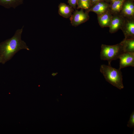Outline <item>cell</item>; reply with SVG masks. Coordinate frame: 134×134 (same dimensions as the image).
I'll use <instances>...</instances> for the list:
<instances>
[{"label":"cell","instance_id":"cell-1","mask_svg":"<svg viewBox=\"0 0 134 134\" xmlns=\"http://www.w3.org/2000/svg\"><path fill=\"white\" fill-rule=\"evenodd\" d=\"M23 27L24 26L17 30L12 37L0 43V60L1 63L4 64L21 50H30L26 43L21 39Z\"/></svg>","mask_w":134,"mask_h":134},{"label":"cell","instance_id":"cell-2","mask_svg":"<svg viewBox=\"0 0 134 134\" xmlns=\"http://www.w3.org/2000/svg\"><path fill=\"white\" fill-rule=\"evenodd\" d=\"M100 71L105 80L110 84L120 90L124 88L121 70L113 67L111 65H102L100 66Z\"/></svg>","mask_w":134,"mask_h":134},{"label":"cell","instance_id":"cell-3","mask_svg":"<svg viewBox=\"0 0 134 134\" xmlns=\"http://www.w3.org/2000/svg\"><path fill=\"white\" fill-rule=\"evenodd\" d=\"M101 48L100 58L102 60L107 61L109 65L112 61L118 59L120 55L123 53L120 43L113 45L102 44Z\"/></svg>","mask_w":134,"mask_h":134},{"label":"cell","instance_id":"cell-4","mask_svg":"<svg viewBox=\"0 0 134 134\" xmlns=\"http://www.w3.org/2000/svg\"><path fill=\"white\" fill-rule=\"evenodd\" d=\"M89 18L88 12H84L81 9L79 11L75 10L70 17V20L72 25L76 27L87 21Z\"/></svg>","mask_w":134,"mask_h":134},{"label":"cell","instance_id":"cell-5","mask_svg":"<svg viewBox=\"0 0 134 134\" xmlns=\"http://www.w3.org/2000/svg\"><path fill=\"white\" fill-rule=\"evenodd\" d=\"M119 69L129 66L134 67V52L123 53L119 57Z\"/></svg>","mask_w":134,"mask_h":134},{"label":"cell","instance_id":"cell-6","mask_svg":"<svg viewBox=\"0 0 134 134\" xmlns=\"http://www.w3.org/2000/svg\"><path fill=\"white\" fill-rule=\"evenodd\" d=\"M73 11V9L69 5L64 3H60L58 6V13L63 17L70 18Z\"/></svg>","mask_w":134,"mask_h":134},{"label":"cell","instance_id":"cell-7","mask_svg":"<svg viewBox=\"0 0 134 134\" xmlns=\"http://www.w3.org/2000/svg\"><path fill=\"white\" fill-rule=\"evenodd\" d=\"M123 53L134 52V39L125 38L120 43Z\"/></svg>","mask_w":134,"mask_h":134},{"label":"cell","instance_id":"cell-8","mask_svg":"<svg viewBox=\"0 0 134 134\" xmlns=\"http://www.w3.org/2000/svg\"><path fill=\"white\" fill-rule=\"evenodd\" d=\"M24 0H0V5L6 8L14 9L23 3Z\"/></svg>","mask_w":134,"mask_h":134},{"label":"cell","instance_id":"cell-9","mask_svg":"<svg viewBox=\"0 0 134 134\" xmlns=\"http://www.w3.org/2000/svg\"><path fill=\"white\" fill-rule=\"evenodd\" d=\"M107 7L108 5L106 3L98 2L92 7L87 10L86 11H92L99 15L105 12Z\"/></svg>","mask_w":134,"mask_h":134},{"label":"cell","instance_id":"cell-10","mask_svg":"<svg viewBox=\"0 0 134 134\" xmlns=\"http://www.w3.org/2000/svg\"><path fill=\"white\" fill-rule=\"evenodd\" d=\"M98 20L100 25L101 26L104 27L109 26L111 19L109 13L105 12L99 15Z\"/></svg>","mask_w":134,"mask_h":134},{"label":"cell","instance_id":"cell-11","mask_svg":"<svg viewBox=\"0 0 134 134\" xmlns=\"http://www.w3.org/2000/svg\"><path fill=\"white\" fill-rule=\"evenodd\" d=\"M122 21L120 18L117 17L111 19L110 25V32L113 33L118 29L121 26Z\"/></svg>","mask_w":134,"mask_h":134},{"label":"cell","instance_id":"cell-12","mask_svg":"<svg viewBox=\"0 0 134 134\" xmlns=\"http://www.w3.org/2000/svg\"><path fill=\"white\" fill-rule=\"evenodd\" d=\"M123 13L125 15L131 16L134 14V6L131 3L128 2L124 5L123 10Z\"/></svg>","mask_w":134,"mask_h":134},{"label":"cell","instance_id":"cell-13","mask_svg":"<svg viewBox=\"0 0 134 134\" xmlns=\"http://www.w3.org/2000/svg\"><path fill=\"white\" fill-rule=\"evenodd\" d=\"M125 0H114L112 1L111 9L115 12H119L121 9Z\"/></svg>","mask_w":134,"mask_h":134},{"label":"cell","instance_id":"cell-14","mask_svg":"<svg viewBox=\"0 0 134 134\" xmlns=\"http://www.w3.org/2000/svg\"><path fill=\"white\" fill-rule=\"evenodd\" d=\"M91 0H77V5L78 8L87 10L91 6Z\"/></svg>","mask_w":134,"mask_h":134},{"label":"cell","instance_id":"cell-15","mask_svg":"<svg viewBox=\"0 0 134 134\" xmlns=\"http://www.w3.org/2000/svg\"><path fill=\"white\" fill-rule=\"evenodd\" d=\"M126 36H133L134 34V23L133 22H128L126 25Z\"/></svg>","mask_w":134,"mask_h":134},{"label":"cell","instance_id":"cell-16","mask_svg":"<svg viewBox=\"0 0 134 134\" xmlns=\"http://www.w3.org/2000/svg\"><path fill=\"white\" fill-rule=\"evenodd\" d=\"M128 127L130 128L134 127V111H133L131 115L130 119L127 125Z\"/></svg>","mask_w":134,"mask_h":134},{"label":"cell","instance_id":"cell-17","mask_svg":"<svg viewBox=\"0 0 134 134\" xmlns=\"http://www.w3.org/2000/svg\"><path fill=\"white\" fill-rule=\"evenodd\" d=\"M69 6L75 9L77 5V0H68Z\"/></svg>","mask_w":134,"mask_h":134},{"label":"cell","instance_id":"cell-18","mask_svg":"<svg viewBox=\"0 0 134 134\" xmlns=\"http://www.w3.org/2000/svg\"><path fill=\"white\" fill-rule=\"evenodd\" d=\"M101 0H91V2L92 1L93 3L98 2Z\"/></svg>","mask_w":134,"mask_h":134},{"label":"cell","instance_id":"cell-19","mask_svg":"<svg viewBox=\"0 0 134 134\" xmlns=\"http://www.w3.org/2000/svg\"><path fill=\"white\" fill-rule=\"evenodd\" d=\"M57 74V73H53L52 74V75H53V76H55V75H56Z\"/></svg>","mask_w":134,"mask_h":134},{"label":"cell","instance_id":"cell-20","mask_svg":"<svg viewBox=\"0 0 134 134\" xmlns=\"http://www.w3.org/2000/svg\"><path fill=\"white\" fill-rule=\"evenodd\" d=\"M111 0V1H113V0Z\"/></svg>","mask_w":134,"mask_h":134},{"label":"cell","instance_id":"cell-21","mask_svg":"<svg viewBox=\"0 0 134 134\" xmlns=\"http://www.w3.org/2000/svg\"><path fill=\"white\" fill-rule=\"evenodd\" d=\"M1 63V61H0V63Z\"/></svg>","mask_w":134,"mask_h":134}]
</instances>
